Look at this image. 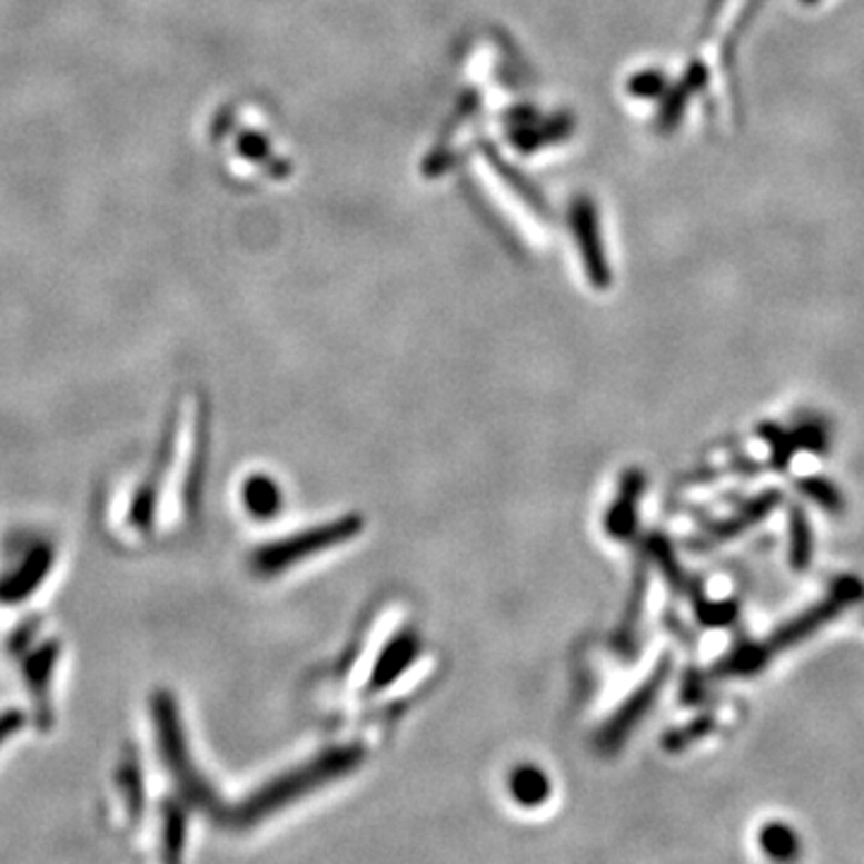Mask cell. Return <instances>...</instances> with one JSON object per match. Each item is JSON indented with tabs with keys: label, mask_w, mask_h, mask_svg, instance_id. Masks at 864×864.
<instances>
[{
	"label": "cell",
	"mask_w": 864,
	"mask_h": 864,
	"mask_svg": "<svg viewBox=\"0 0 864 864\" xmlns=\"http://www.w3.org/2000/svg\"><path fill=\"white\" fill-rule=\"evenodd\" d=\"M855 596H857V588L853 584H845L826 603L816 605V608L810 615L800 617V619H795V623L783 627L776 636H773L771 644H766V651H781L785 646H793L795 642L802 639V636H807L818 625L828 623V619L833 617V613H838L841 608H845V605H851L855 600Z\"/></svg>",
	"instance_id": "cell-1"
},
{
	"label": "cell",
	"mask_w": 864,
	"mask_h": 864,
	"mask_svg": "<svg viewBox=\"0 0 864 864\" xmlns=\"http://www.w3.org/2000/svg\"><path fill=\"white\" fill-rule=\"evenodd\" d=\"M509 791L519 805H536V802L540 805V802L550 793V783L540 768L519 766L512 773Z\"/></svg>",
	"instance_id": "cell-2"
},
{
	"label": "cell",
	"mask_w": 864,
	"mask_h": 864,
	"mask_svg": "<svg viewBox=\"0 0 864 864\" xmlns=\"http://www.w3.org/2000/svg\"><path fill=\"white\" fill-rule=\"evenodd\" d=\"M248 505L257 514H271L279 507L277 485L267 478H255L248 485Z\"/></svg>",
	"instance_id": "cell-3"
}]
</instances>
